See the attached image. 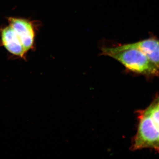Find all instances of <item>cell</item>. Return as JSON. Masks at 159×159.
<instances>
[{"instance_id": "obj_1", "label": "cell", "mask_w": 159, "mask_h": 159, "mask_svg": "<svg viewBox=\"0 0 159 159\" xmlns=\"http://www.w3.org/2000/svg\"><path fill=\"white\" fill-rule=\"evenodd\" d=\"M153 148L159 151V97L139 116L138 131L133 148Z\"/></svg>"}, {"instance_id": "obj_2", "label": "cell", "mask_w": 159, "mask_h": 159, "mask_svg": "<svg viewBox=\"0 0 159 159\" xmlns=\"http://www.w3.org/2000/svg\"><path fill=\"white\" fill-rule=\"evenodd\" d=\"M107 56L116 60L127 70L134 73L148 76L159 74V68L139 49H126Z\"/></svg>"}, {"instance_id": "obj_3", "label": "cell", "mask_w": 159, "mask_h": 159, "mask_svg": "<svg viewBox=\"0 0 159 159\" xmlns=\"http://www.w3.org/2000/svg\"><path fill=\"white\" fill-rule=\"evenodd\" d=\"M129 48L139 49L159 68V39L155 38H150L138 42L117 47L103 48L102 49V54L107 56L108 54Z\"/></svg>"}, {"instance_id": "obj_4", "label": "cell", "mask_w": 159, "mask_h": 159, "mask_svg": "<svg viewBox=\"0 0 159 159\" xmlns=\"http://www.w3.org/2000/svg\"><path fill=\"white\" fill-rule=\"evenodd\" d=\"M8 22L17 34L26 52L34 49L35 38L34 22L26 19L14 17L8 18Z\"/></svg>"}, {"instance_id": "obj_5", "label": "cell", "mask_w": 159, "mask_h": 159, "mask_svg": "<svg viewBox=\"0 0 159 159\" xmlns=\"http://www.w3.org/2000/svg\"><path fill=\"white\" fill-rule=\"evenodd\" d=\"M0 39L2 45L15 57L26 59V52L17 34L8 25L0 29Z\"/></svg>"}]
</instances>
